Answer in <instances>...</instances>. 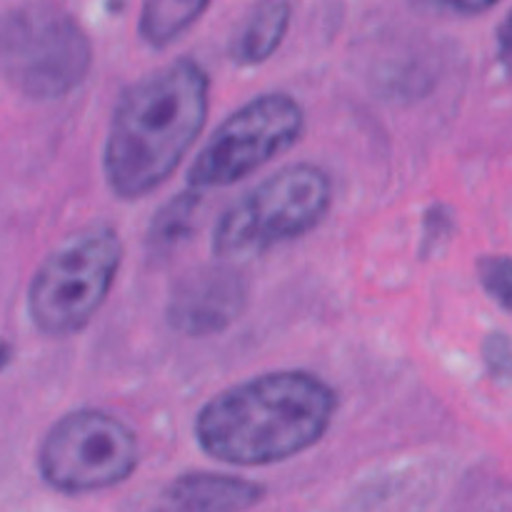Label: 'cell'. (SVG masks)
Listing matches in <instances>:
<instances>
[{
  "instance_id": "cell-3",
  "label": "cell",
  "mask_w": 512,
  "mask_h": 512,
  "mask_svg": "<svg viewBox=\"0 0 512 512\" xmlns=\"http://www.w3.org/2000/svg\"><path fill=\"white\" fill-rule=\"evenodd\" d=\"M93 60L88 30L63 5L30 0L0 13V80L23 98H68L88 80Z\"/></svg>"
},
{
  "instance_id": "cell-16",
  "label": "cell",
  "mask_w": 512,
  "mask_h": 512,
  "mask_svg": "<svg viewBox=\"0 0 512 512\" xmlns=\"http://www.w3.org/2000/svg\"><path fill=\"white\" fill-rule=\"evenodd\" d=\"M455 225H453V213L443 205H435V208L428 210L425 215V243H423V253L428 250H435L438 245H443L445 240L453 235Z\"/></svg>"
},
{
  "instance_id": "cell-8",
  "label": "cell",
  "mask_w": 512,
  "mask_h": 512,
  "mask_svg": "<svg viewBox=\"0 0 512 512\" xmlns=\"http://www.w3.org/2000/svg\"><path fill=\"white\" fill-rule=\"evenodd\" d=\"M248 308V280L230 265L188 270L165 308L170 328L185 338H210L238 323Z\"/></svg>"
},
{
  "instance_id": "cell-15",
  "label": "cell",
  "mask_w": 512,
  "mask_h": 512,
  "mask_svg": "<svg viewBox=\"0 0 512 512\" xmlns=\"http://www.w3.org/2000/svg\"><path fill=\"white\" fill-rule=\"evenodd\" d=\"M415 8L443 15H480L495 8L500 0H410Z\"/></svg>"
},
{
  "instance_id": "cell-13",
  "label": "cell",
  "mask_w": 512,
  "mask_h": 512,
  "mask_svg": "<svg viewBox=\"0 0 512 512\" xmlns=\"http://www.w3.org/2000/svg\"><path fill=\"white\" fill-rule=\"evenodd\" d=\"M478 278L485 293L512 313V258L508 255H485L478 260Z\"/></svg>"
},
{
  "instance_id": "cell-1",
  "label": "cell",
  "mask_w": 512,
  "mask_h": 512,
  "mask_svg": "<svg viewBox=\"0 0 512 512\" xmlns=\"http://www.w3.org/2000/svg\"><path fill=\"white\" fill-rule=\"evenodd\" d=\"M338 393L310 370H273L220 390L198 410V448L230 468H270L308 453L333 428Z\"/></svg>"
},
{
  "instance_id": "cell-5",
  "label": "cell",
  "mask_w": 512,
  "mask_h": 512,
  "mask_svg": "<svg viewBox=\"0 0 512 512\" xmlns=\"http://www.w3.org/2000/svg\"><path fill=\"white\" fill-rule=\"evenodd\" d=\"M333 178L315 163L280 168L245 190L213 228V253L223 260L265 255L313 233L333 208Z\"/></svg>"
},
{
  "instance_id": "cell-18",
  "label": "cell",
  "mask_w": 512,
  "mask_h": 512,
  "mask_svg": "<svg viewBox=\"0 0 512 512\" xmlns=\"http://www.w3.org/2000/svg\"><path fill=\"white\" fill-rule=\"evenodd\" d=\"M10 358H13V350H10V345L0 343V370L10 363Z\"/></svg>"
},
{
  "instance_id": "cell-4",
  "label": "cell",
  "mask_w": 512,
  "mask_h": 512,
  "mask_svg": "<svg viewBox=\"0 0 512 512\" xmlns=\"http://www.w3.org/2000/svg\"><path fill=\"white\" fill-rule=\"evenodd\" d=\"M125 245L113 225H88L55 245L35 268L28 285V318L45 338L83 333L108 300Z\"/></svg>"
},
{
  "instance_id": "cell-9",
  "label": "cell",
  "mask_w": 512,
  "mask_h": 512,
  "mask_svg": "<svg viewBox=\"0 0 512 512\" xmlns=\"http://www.w3.org/2000/svg\"><path fill=\"white\" fill-rule=\"evenodd\" d=\"M265 500V488L235 473L190 470L170 480L163 503L183 512H243Z\"/></svg>"
},
{
  "instance_id": "cell-10",
  "label": "cell",
  "mask_w": 512,
  "mask_h": 512,
  "mask_svg": "<svg viewBox=\"0 0 512 512\" xmlns=\"http://www.w3.org/2000/svg\"><path fill=\"white\" fill-rule=\"evenodd\" d=\"M293 25L290 0H258L230 38L228 55L240 68H255L273 58Z\"/></svg>"
},
{
  "instance_id": "cell-7",
  "label": "cell",
  "mask_w": 512,
  "mask_h": 512,
  "mask_svg": "<svg viewBox=\"0 0 512 512\" xmlns=\"http://www.w3.org/2000/svg\"><path fill=\"white\" fill-rule=\"evenodd\" d=\"M305 133V110L283 90L248 100L215 128L190 163L185 185L198 193L223 190L288 153Z\"/></svg>"
},
{
  "instance_id": "cell-2",
  "label": "cell",
  "mask_w": 512,
  "mask_h": 512,
  "mask_svg": "<svg viewBox=\"0 0 512 512\" xmlns=\"http://www.w3.org/2000/svg\"><path fill=\"white\" fill-rule=\"evenodd\" d=\"M210 75L195 58H175L120 93L103 148L110 193L125 203L163 188L203 133Z\"/></svg>"
},
{
  "instance_id": "cell-17",
  "label": "cell",
  "mask_w": 512,
  "mask_h": 512,
  "mask_svg": "<svg viewBox=\"0 0 512 512\" xmlns=\"http://www.w3.org/2000/svg\"><path fill=\"white\" fill-rule=\"evenodd\" d=\"M498 58L505 65V70L512 75V13L503 20L498 30Z\"/></svg>"
},
{
  "instance_id": "cell-14",
  "label": "cell",
  "mask_w": 512,
  "mask_h": 512,
  "mask_svg": "<svg viewBox=\"0 0 512 512\" xmlns=\"http://www.w3.org/2000/svg\"><path fill=\"white\" fill-rule=\"evenodd\" d=\"M483 358L490 373L500 380H512V343L503 333H493L483 345Z\"/></svg>"
},
{
  "instance_id": "cell-12",
  "label": "cell",
  "mask_w": 512,
  "mask_h": 512,
  "mask_svg": "<svg viewBox=\"0 0 512 512\" xmlns=\"http://www.w3.org/2000/svg\"><path fill=\"white\" fill-rule=\"evenodd\" d=\"M200 203H203V193L188 188V185H185L183 193L173 195L150 220L148 235H145L148 253L155 258H165L178 245H183L195 233Z\"/></svg>"
},
{
  "instance_id": "cell-6",
  "label": "cell",
  "mask_w": 512,
  "mask_h": 512,
  "mask_svg": "<svg viewBox=\"0 0 512 512\" xmlns=\"http://www.w3.org/2000/svg\"><path fill=\"white\" fill-rule=\"evenodd\" d=\"M38 475L60 495H95L118 488L140 465L138 435L118 415L78 408L55 420L35 455Z\"/></svg>"
},
{
  "instance_id": "cell-11",
  "label": "cell",
  "mask_w": 512,
  "mask_h": 512,
  "mask_svg": "<svg viewBox=\"0 0 512 512\" xmlns=\"http://www.w3.org/2000/svg\"><path fill=\"white\" fill-rule=\"evenodd\" d=\"M210 8V0H143L138 38L150 50H168Z\"/></svg>"
}]
</instances>
